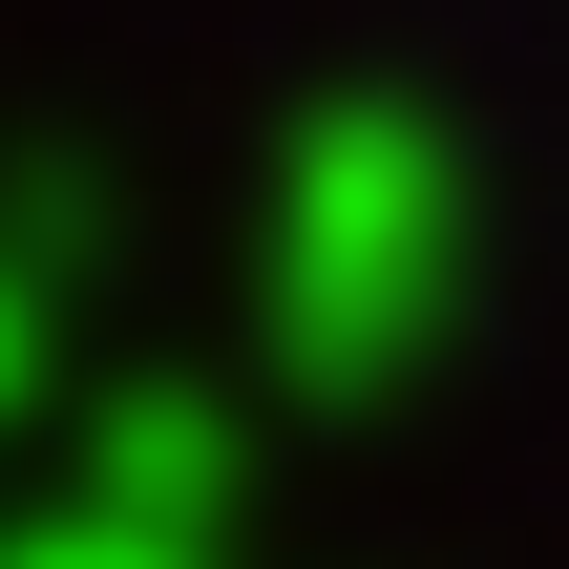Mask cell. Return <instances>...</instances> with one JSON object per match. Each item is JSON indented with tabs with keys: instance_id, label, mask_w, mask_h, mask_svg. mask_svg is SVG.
<instances>
[{
	"instance_id": "obj_1",
	"label": "cell",
	"mask_w": 569,
	"mask_h": 569,
	"mask_svg": "<svg viewBox=\"0 0 569 569\" xmlns=\"http://www.w3.org/2000/svg\"><path fill=\"white\" fill-rule=\"evenodd\" d=\"M486 317V148L422 84H317L253 169V401L380 422Z\"/></svg>"
},
{
	"instance_id": "obj_2",
	"label": "cell",
	"mask_w": 569,
	"mask_h": 569,
	"mask_svg": "<svg viewBox=\"0 0 569 569\" xmlns=\"http://www.w3.org/2000/svg\"><path fill=\"white\" fill-rule=\"evenodd\" d=\"M253 443H274V401H253V359L232 380H190V359H127V380H84L63 401V486H106V507H148V528H253Z\"/></svg>"
},
{
	"instance_id": "obj_3",
	"label": "cell",
	"mask_w": 569,
	"mask_h": 569,
	"mask_svg": "<svg viewBox=\"0 0 569 569\" xmlns=\"http://www.w3.org/2000/svg\"><path fill=\"white\" fill-rule=\"evenodd\" d=\"M0 569H232V549L211 528H148L106 486H42V507H0Z\"/></svg>"
},
{
	"instance_id": "obj_4",
	"label": "cell",
	"mask_w": 569,
	"mask_h": 569,
	"mask_svg": "<svg viewBox=\"0 0 569 569\" xmlns=\"http://www.w3.org/2000/svg\"><path fill=\"white\" fill-rule=\"evenodd\" d=\"M0 232H21V253H42V274H63V296H84V274H106V232H127V211H106V169H84V148H42V169H21V190H0Z\"/></svg>"
},
{
	"instance_id": "obj_5",
	"label": "cell",
	"mask_w": 569,
	"mask_h": 569,
	"mask_svg": "<svg viewBox=\"0 0 569 569\" xmlns=\"http://www.w3.org/2000/svg\"><path fill=\"white\" fill-rule=\"evenodd\" d=\"M42 401H63V274H42V253L0 232V443H21Z\"/></svg>"
}]
</instances>
